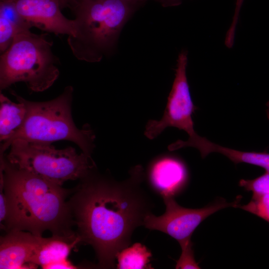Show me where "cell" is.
I'll return each mask as SVG.
<instances>
[{
  "mask_svg": "<svg viewBox=\"0 0 269 269\" xmlns=\"http://www.w3.org/2000/svg\"><path fill=\"white\" fill-rule=\"evenodd\" d=\"M118 181L95 167L79 179L68 199L80 243L94 249L100 269H115L118 253L131 243L135 229L143 226L154 202L142 186V167Z\"/></svg>",
  "mask_w": 269,
  "mask_h": 269,
  "instance_id": "obj_1",
  "label": "cell"
},
{
  "mask_svg": "<svg viewBox=\"0 0 269 269\" xmlns=\"http://www.w3.org/2000/svg\"><path fill=\"white\" fill-rule=\"evenodd\" d=\"M0 196L3 197L6 217L0 228L6 232L24 231L42 236L76 234L68 199L72 188L46 179L10 164L0 155Z\"/></svg>",
  "mask_w": 269,
  "mask_h": 269,
  "instance_id": "obj_2",
  "label": "cell"
},
{
  "mask_svg": "<svg viewBox=\"0 0 269 269\" xmlns=\"http://www.w3.org/2000/svg\"><path fill=\"white\" fill-rule=\"evenodd\" d=\"M140 0H77L71 8L75 31L67 43L74 56L88 62L100 61L114 47Z\"/></svg>",
  "mask_w": 269,
  "mask_h": 269,
  "instance_id": "obj_3",
  "label": "cell"
},
{
  "mask_svg": "<svg viewBox=\"0 0 269 269\" xmlns=\"http://www.w3.org/2000/svg\"><path fill=\"white\" fill-rule=\"evenodd\" d=\"M73 92V88L68 86L54 99L32 102L11 91L17 101L25 104L26 115L20 128L1 145L0 154H3L9 148L13 140L20 138L51 143L60 140L72 141L83 152L91 156L95 147V134L89 127L79 129L75 126L71 114Z\"/></svg>",
  "mask_w": 269,
  "mask_h": 269,
  "instance_id": "obj_4",
  "label": "cell"
},
{
  "mask_svg": "<svg viewBox=\"0 0 269 269\" xmlns=\"http://www.w3.org/2000/svg\"><path fill=\"white\" fill-rule=\"evenodd\" d=\"M46 34H37L30 30L18 33L0 55V90L20 82L32 92L50 88L59 75V60Z\"/></svg>",
  "mask_w": 269,
  "mask_h": 269,
  "instance_id": "obj_5",
  "label": "cell"
},
{
  "mask_svg": "<svg viewBox=\"0 0 269 269\" xmlns=\"http://www.w3.org/2000/svg\"><path fill=\"white\" fill-rule=\"evenodd\" d=\"M5 158L12 165L62 185L79 180L96 167L91 156L75 148L57 149L51 143L17 138L12 141Z\"/></svg>",
  "mask_w": 269,
  "mask_h": 269,
  "instance_id": "obj_6",
  "label": "cell"
},
{
  "mask_svg": "<svg viewBox=\"0 0 269 269\" xmlns=\"http://www.w3.org/2000/svg\"><path fill=\"white\" fill-rule=\"evenodd\" d=\"M241 198L242 196L239 195L231 203L221 199L202 208L191 209L179 205L174 197H164V213L159 216L150 213L145 218L143 226L149 230L169 235L179 243L181 249L192 247V235L205 219L222 209L238 207Z\"/></svg>",
  "mask_w": 269,
  "mask_h": 269,
  "instance_id": "obj_7",
  "label": "cell"
},
{
  "mask_svg": "<svg viewBox=\"0 0 269 269\" xmlns=\"http://www.w3.org/2000/svg\"><path fill=\"white\" fill-rule=\"evenodd\" d=\"M187 52L178 55L175 78L163 116L159 120H149L144 131L149 139L155 138L166 128L174 127L185 131L189 135L187 141L194 139L198 134L194 129L192 114L197 109L191 96L186 75Z\"/></svg>",
  "mask_w": 269,
  "mask_h": 269,
  "instance_id": "obj_8",
  "label": "cell"
},
{
  "mask_svg": "<svg viewBox=\"0 0 269 269\" xmlns=\"http://www.w3.org/2000/svg\"><path fill=\"white\" fill-rule=\"evenodd\" d=\"M21 16L31 27L56 35H73L74 19L66 18L61 12V0H15Z\"/></svg>",
  "mask_w": 269,
  "mask_h": 269,
  "instance_id": "obj_9",
  "label": "cell"
},
{
  "mask_svg": "<svg viewBox=\"0 0 269 269\" xmlns=\"http://www.w3.org/2000/svg\"><path fill=\"white\" fill-rule=\"evenodd\" d=\"M147 178L153 191L163 198L174 197L186 187L189 172L181 158L174 155H164L150 163Z\"/></svg>",
  "mask_w": 269,
  "mask_h": 269,
  "instance_id": "obj_10",
  "label": "cell"
},
{
  "mask_svg": "<svg viewBox=\"0 0 269 269\" xmlns=\"http://www.w3.org/2000/svg\"><path fill=\"white\" fill-rule=\"evenodd\" d=\"M6 233L0 237V269H35L31 261L42 237L24 231Z\"/></svg>",
  "mask_w": 269,
  "mask_h": 269,
  "instance_id": "obj_11",
  "label": "cell"
},
{
  "mask_svg": "<svg viewBox=\"0 0 269 269\" xmlns=\"http://www.w3.org/2000/svg\"><path fill=\"white\" fill-rule=\"evenodd\" d=\"M79 243L80 240L76 234L42 237L32 258L31 264L35 269L38 266L45 269H78L68 260V257L72 249Z\"/></svg>",
  "mask_w": 269,
  "mask_h": 269,
  "instance_id": "obj_12",
  "label": "cell"
},
{
  "mask_svg": "<svg viewBox=\"0 0 269 269\" xmlns=\"http://www.w3.org/2000/svg\"><path fill=\"white\" fill-rule=\"evenodd\" d=\"M16 103L0 93V139L2 143L8 140L23 124L26 115L25 104Z\"/></svg>",
  "mask_w": 269,
  "mask_h": 269,
  "instance_id": "obj_13",
  "label": "cell"
},
{
  "mask_svg": "<svg viewBox=\"0 0 269 269\" xmlns=\"http://www.w3.org/2000/svg\"><path fill=\"white\" fill-rule=\"evenodd\" d=\"M151 252L144 245L136 243L119 252L116 257L119 269H151Z\"/></svg>",
  "mask_w": 269,
  "mask_h": 269,
  "instance_id": "obj_14",
  "label": "cell"
},
{
  "mask_svg": "<svg viewBox=\"0 0 269 269\" xmlns=\"http://www.w3.org/2000/svg\"><path fill=\"white\" fill-rule=\"evenodd\" d=\"M219 152L235 164L245 163L256 165L269 173V153L268 152L244 151L222 146L219 149Z\"/></svg>",
  "mask_w": 269,
  "mask_h": 269,
  "instance_id": "obj_15",
  "label": "cell"
},
{
  "mask_svg": "<svg viewBox=\"0 0 269 269\" xmlns=\"http://www.w3.org/2000/svg\"><path fill=\"white\" fill-rule=\"evenodd\" d=\"M0 18L10 22L20 32L30 30L32 27L19 14L15 0H0Z\"/></svg>",
  "mask_w": 269,
  "mask_h": 269,
  "instance_id": "obj_16",
  "label": "cell"
},
{
  "mask_svg": "<svg viewBox=\"0 0 269 269\" xmlns=\"http://www.w3.org/2000/svg\"><path fill=\"white\" fill-rule=\"evenodd\" d=\"M240 208L253 214L269 223V194L253 195L250 201Z\"/></svg>",
  "mask_w": 269,
  "mask_h": 269,
  "instance_id": "obj_17",
  "label": "cell"
},
{
  "mask_svg": "<svg viewBox=\"0 0 269 269\" xmlns=\"http://www.w3.org/2000/svg\"><path fill=\"white\" fill-rule=\"evenodd\" d=\"M239 185L246 191H252L254 195L269 194V173L265 172L253 179H242Z\"/></svg>",
  "mask_w": 269,
  "mask_h": 269,
  "instance_id": "obj_18",
  "label": "cell"
},
{
  "mask_svg": "<svg viewBox=\"0 0 269 269\" xmlns=\"http://www.w3.org/2000/svg\"><path fill=\"white\" fill-rule=\"evenodd\" d=\"M176 269H200L195 260L192 247L181 249V255L177 262Z\"/></svg>",
  "mask_w": 269,
  "mask_h": 269,
  "instance_id": "obj_19",
  "label": "cell"
},
{
  "mask_svg": "<svg viewBox=\"0 0 269 269\" xmlns=\"http://www.w3.org/2000/svg\"><path fill=\"white\" fill-rule=\"evenodd\" d=\"M244 0H236L235 8L232 21L231 25L227 32L225 44L228 48H232L235 35L236 25L239 17L240 11Z\"/></svg>",
  "mask_w": 269,
  "mask_h": 269,
  "instance_id": "obj_20",
  "label": "cell"
},
{
  "mask_svg": "<svg viewBox=\"0 0 269 269\" xmlns=\"http://www.w3.org/2000/svg\"><path fill=\"white\" fill-rule=\"evenodd\" d=\"M142 2H145L147 0H140ZM159 2L163 6H174L180 4L183 0H154Z\"/></svg>",
  "mask_w": 269,
  "mask_h": 269,
  "instance_id": "obj_21",
  "label": "cell"
},
{
  "mask_svg": "<svg viewBox=\"0 0 269 269\" xmlns=\"http://www.w3.org/2000/svg\"><path fill=\"white\" fill-rule=\"evenodd\" d=\"M73 0H61V7H70L72 4Z\"/></svg>",
  "mask_w": 269,
  "mask_h": 269,
  "instance_id": "obj_22",
  "label": "cell"
},
{
  "mask_svg": "<svg viewBox=\"0 0 269 269\" xmlns=\"http://www.w3.org/2000/svg\"><path fill=\"white\" fill-rule=\"evenodd\" d=\"M267 106H268V110H267V113H268V116L269 117V102H268L267 103Z\"/></svg>",
  "mask_w": 269,
  "mask_h": 269,
  "instance_id": "obj_23",
  "label": "cell"
},
{
  "mask_svg": "<svg viewBox=\"0 0 269 269\" xmlns=\"http://www.w3.org/2000/svg\"><path fill=\"white\" fill-rule=\"evenodd\" d=\"M76 0H73V4H75V2H76Z\"/></svg>",
  "mask_w": 269,
  "mask_h": 269,
  "instance_id": "obj_24",
  "label": "cell"
}]
</instances>
